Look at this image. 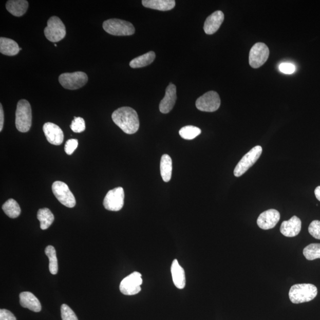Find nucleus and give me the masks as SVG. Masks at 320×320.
Segmentation results:
<instances>
[{
  "label": "nucleus",
  "mask_w": 320,
  "mask_h": 320,
  "mask_svg": "<svg viewBox=\"0 0 320 320\" xmlns=\"http://www.w3.org/2000/svg\"><path fill=\"white\" fill-rule=\"evenodd\" d=\"M79 141L76 139H71L66 142L65 145V152L68 155L71 154L75 152V150L78 147Z\"/></svg>",
  "instance_id": "obj_33"
},
{
  "label": "nucleus",
  "mask_w": 320,
  "mask_h": 320,
  "mask_svg": "<svg viewBox=\"0 0 320 320\" xmlns=\"http://www.w3.org/2000/svg\"><path fill=\"white\" fill-rule=\"evenodd\" d=\"M279 71L285 74H292L296 70L295 65L290 63H283L279 66Z\"/></svg>",
  "instance_id": "obj_34"
},
{
  "label": "nucleus",
  "mask_w": 320,
  "mask_h": 320,
  "mask_svg": "<svg viewBox=\"0 0 320 320\" xmlns=\"http://www.w3.org/2000/svg\"><path fill=\"white\" fill-rule=\"evenodd\" d=\"M55 47H57V45L56 44H55Z\"/></svg>",
  "instance_id": "obj_38"
},
{
  "label": "nucleus",
  "mask_w": 320,
  "mask_h": 320,
  "mask_svg": "<svg viewBox=\"0 0 320 320\" xmlns=\"http://www.w3.org/2000/svg\"><path fill=\"white\" fill-rule=\"evenodd\" d=\"M32 109L28 100L22 99L17 103L15 111V127L21 133H28L32 126Z\"/></svg>",
  "instance_id": "obj_3"
},
{
  "label": "nucleus",
  "mask_w": 320,
  "mask_h": 320,
  "mask_svg": "<svg viewBox=\"0 0 320 320\" xmlns=\"http://www.w3.org/2000/svg\"><path fill=\"white\" fill-rule=\"evenodd\" d=\"M302 224L300 219L296 216H294L290 220L282 223L280 229V233L285 237H295L299 234L302 230Z\"/></svg>",
  "instance_id": "obj_16"
},
{
  "label": "nucleus",
  "mask_w": 320,
  "mask_h": 320,
  "mask_svg": "<svg viewBox=\"0 0 320 320\" xmlns=\"http://www.w3.org/2000/svg\"><path fill=\"white\" fill-rule=\"evenodd\" d=\"M45 252L49 261V271L51 274L56 275L59 271V264H58L56 250L52 246H48L45 249Z\"/></svg>",
  "instance_id": "obj_27"
},
{
  "label": "nucleus",
  "mask_w": 320,
  "mask_h": 320,
  "mask_svg": "<svg viewBox=\"0 0 320 320\" xmlns=\"http://www.w3.org/2000/svg\"><path fill=\"white\" fill-rule=\"evenodd\" d=\"M201 134V130L194 126H186L179 130L181 137L186 140H194Z\"/></svg>",
  "instance_id": "obj_28"
},
{
  "label": "nucleus",
  "mask_w": 320,
  "mask_h": 320,
  "mask_svg": "<svg viewBox=\"0 0 320 320\" xmlns=\"http://www.w3.org/2000/svg\"><path fill=\"white\" fill-rule=\"evenodd\" d=\"M45 36L52 42L61 41L66 35V29L63 22L57 16L49 18L44 29Z\"/></svg>",
  "instance_id": "obj_6"
},
{
  "label": "nucleus",
  "mask_w": 320,
  "mask_h": 320,
  "mask_svg": "<svg viewBox=\"0 0 320 320\" xmlns=\"http://www.w3.org/2000/svg\"><path fill=\"white\" fill-rule=\"evenodd\" d=\"M314 194L316 198L320 201V186L315 188Z\"/></svg>",
  "instance_id": "obj_37"
},
{
  "label": "nucleus",
  "mask_w": 320,
  "mask_h": 320,
  "mask_svg": "<svg viewBox=\"0 0 320 320\" xmlns=\"http://www.w3.org/2000/svg\"><path fill=\"white\" fill-rule=\"evenodd\" d=\"M52 190L53 195L63 205L70 208L76 206V200L74 196L69 190L66 183L57 181L53 183Z\"/></svg>",
  "instance_id": "obj_8"
},
{
  "label": "nucleus",
  "mask_w": 320,
  "mask_h": 320,
  "mask_svg": "<svg viewBox=\"0 0 320 320\" xmlns=\"http://www.w3.org/2000/svg\"><path fill=\"white\" fill-rule=\"evenodd\" d=\"M0 320H17L12 313L6 309L0 310Z\"/></svg>",
  "instance_id": "obj_35"
},
{
  "label": "nucleus",
  "mask_w": 320,
  "mask_h": 320,
  "mask_svg": "<svg viewBox=\"0 0 320 320\" xmlns=\"http://www.w3.org/2000/svg\"><path fill=\"white\" fill-rule=\"evenodd\" d=\"M45 136L50 144L60 145L63 144L64 136L60 126L51 122L45 123L43 126Z\"/></svg>",
  "instance_id": "obj_14"
},
{
  "label": "nucleus",
  "mask_w": 320,
  "mask_h": 320,
  "mask_svg": "<svg viewBox=\"0 0 320 320\" xmlns=\"http://www.w3.org/2000/svg\"><path fill=\"white\" fill-rule=\"evenodd\" d=\"M125 193L121 187H116L107 193L103 200L105 209L110 211H119L124 205Z\"/></svg>",
  "instance_id": "obj_10"
},
{
  "label": "nucleus",
  "mask_w": 320,
  "mask_h": 320,
  "mask_svg": "<svg viewBox=\"0 0 320 320\" xmlns=\"http://www.w3.org/2000/svg\"><path fill=\"white\" fill-rule=\"evenodd\" d=\"M112 120L127 134L136 133L140 128V120L136 110L130 107H122L111 115Z\"/></svg>",
  "instance_id": "obj_1"
},
{
  "label": "nucleus",
  "mask_w": 320,
  "mask_h": 320,
  "mask_svg": "<svg viewBox=\"0 0 320 320\" xmlns=\"http://www.w3.org/2000/svg\"><path fill=\"white\" fill-rule=\"evenodd\" d=\"M20 304L23 308L39 313L42 310V306L40 300L32 293L23 292L20 294Z\"/></svg>",
  "instance_id": "obj_18"
},
{
  "label": "nucleus",
  "mask_w": 320,
  "mask_h": 320,
  "mask_svg": "<svg viewBox=\"0 0 320 320\" xmlns=\"http://www.w3.org/2000/svg\"><path fill=\"white\" fill-rule=\"evenodd\" d=\"M279 219V212L271 209L261 213L257 219V223L261 229L267 230L274 228Z\"/></svg>",
  "instance_id": "obj_13"
},
{
  "label": "nucleus",
  "mask_w": 320,
  "mask_h": 320,
  "mask_svg": "<svg viewBox=\"0 0 320 320\" xmlns=\"http://www.w3.org/2000/svg\"><path fill=\"white\" fill-rule=\"evenodd\" d=\"M172 170V160L171 157L167 154H164L161 157L160 162L161 175L164 182H168L171 180Z\"/></svg>",
  "instance_id": "obj_23"
},
{
  "label": "nucleus",
  "mask_w": 320,
  "mask_h": 320,
  "mask_svg": "<svg viewBox=\"0 0 320 320\" xmlns=\"http://www.w3.org/2000/svg\"><path fill=\"white\" fill-rule=\"evenodd\" d=\"M156 53L153 51H150L144 54V55L138 57L130 62L129 65L131 68H138L147 66L151 64L155 60Z\"/></svg>",
  "instance_id": "obj_24"
},
{
  "label": "nucleus",
  "mask_w": 320,
  "mask_h": 320,
  "mask_svg": "<svg viewBox=\"0 0 320 320\" xmlns=\"http://www.w3.org/2000/svg\"><path fill=\"white\" fill-rule=\"evenodd\" d=\"M4 122H5V115H4L3 106L2 104H0V132H2L3 130Z\"/></svg>",
  "instance_id": "obj_36"
},
{
  "label": "nucleus",
  "mask_w": 320,
  "mask_h": 320,
  "mask_svg": "<svg viewBox=\"0 0 320 320\" xmlns=\"http://www.w3.org/2000/svg\"><path fill=\"white\" fill-rule=\"evenodd\" d=\"M308 231L314 238L320 240V221L315 220L310 223Z\"/></svg>",
  "instance_id": "obj_32"
},
{
  "label": "nucleus",
  "mask_w": 320,
  "mask_h": 320,
  "mask_svg": "<svg viewBox=\"0 0 320 320\" xmlns=\"http://www.w3.org/2000/svg\"><path fill=\"white\" fill-rule=\"evenodd\" d=\"M303 254L308 260L320 259V244L314 243L307 246L304 249Z\"/></svg>",
  "instance_id": "obj_29"
},
{
  "label": "nucleus",
  "mask_w": 320,
  "mask_h": 320,
  "mask_svg": "<svg viewBox=\"0 0 320 320\" xmlns=\"http://www.w3.org/2000/svg\"><path fill=\"white\" fill-rule=\"evenodd\" d=\"M103 29L114 36H130L136 32L132 23L118 18H111L103 23Z\"/></svg>",
  "instance_id": "obj_4"
},
{
  "label": "nucleus",
  "mask_w": 320,
  "mask_h": 320,
  "mask_svg": "<svg viewBox=\"0 0 320 320\" xmlns=\"http://www.w3.org/2000/svg\"><path fill=\"white\" fill-rule=\"evenodd\" d=\"M171 272L173 283L176 287L182 290L186 286V276H185L184 270L176 259L173 261Z\"/></svg>",
  "instance_id": "obj_19"
},
{
  "label": "nucleus",
  "mask_w": 320,
  "mask_h": 320,
  "mask_svg": "<svg viewBox=\"0 0 320 320\" xmlns=\"http://www.w3.org/2000/svg\"><path fill=\"white\" fill-rule=\"evenodd\" d=\"M142 5L146 8L160 11H168L175 7L174 0H143Z\"/></svg>",
  "instance_id": "obj_21"
},
{
  "label": "nucleus",
  "mask_w": 320,
  "mask_h": 320,
  "mask_svg": "<svg viewBox=\"0 0 320 320\" xmlns=\"http://www.w3.org/2000/svg\"><path fill=\"white\" fill-rule=\"evenodd\" d=\"M221 105V99L217 92L208 91L200 96L196 102V106L200 111L214 112Z\"/></svg>",
  "instance_id": "obj_9"
},
{
  "label": "nucleus",
  "mask_w": 320,
  "mask_h": 320,
  "mask_svg": "<svg viewBox=\"0 0 320 320\" xmlns=\"http://www.w3.org/2000/svg\"><path fill=\"white\" fill-rule=\"evenodd\" d=\"M6 9L15 17L24 15L29 7V3L26 0H9L6 3Z\"/></svg>",
  "instance_id": "obj_20"
},
{
  "label": "nucleus",
  "mask_w": 320,
  "mask_h": 320,
  "mask_svg": "<svg viewBox=\"0 0 320 320\" xmlns=\"http://www.w3.org/2000/svg\"><path fill=\"white\" fill-rule=\"evenodd\" d=\"M2 208L5 213L11 218H16L21 214L20 206L13 199L8 200L4 203Z\"/></svg>",
  "instance_id": "obj_26"
},
{
  "label": "nucleus",
  "mask_w": 320,
  "mask_h": 320,
  "mask_svg": "<svg viewBox=\"0 0 320 320\" xmlns=\"http://www.w3.org/2000/svg\"><path fill=\"white\" fill-rule=\"evenodd\" d=\"M37 218L40 221L41 229L43 230L48 229L55 219L52 212L46 208L38 211Z\"/></svg>",
  "instance_id": "obj_25"
},
{
  "label": "nucleus",
  "mask_w": 320,
  "mask_h": 320,
  "mask_svg": "<svg viewBox=\"0 0 320 320\" xmlns=\"http://www.w3.org/2000/svg\"><path fill=\"white\" fill-rule=\"evenodd\" d=\"M269 49L267 45L263 43L254 44L250 49L249 53V64L253 68L262 66L268 59Z\"/></svg>",
  "instance_id": "obj_12"
},
{
  "label": "nucleus",
  "mask_w": 320,
  "mask_h": 320,
  "mask_svg": "<svg viewBox=\"0 0 320 320\" xmlns=\"http://www.w3.org/2000/svg\"><path fill=\"white\" fill-rule=\"evenodd\" d=\"M142 275L140 273L134 272L125 277L120 284V291L125 295H134L141 291L142 284Z\"/></svg>",
  "instance_id": "obj_11"
},
{
  "label": "nucleus",
  "mask_w": 320,
  "mask_h": 320,
  "mask_svg": "<svg viewBox=\"0 0 320 320\" xmlns=\"http://www.w3.org/2000/svg\"><path fill=\"white\" fill-rule=\"evenodd\" d=\"M88 82L86 73L77 71L72 73L65 72L59 77V82L65 89L74 90L84 86Z\"/></svg>",
  "instance_id": "obj_5"
},
{
  "label": "nucleus",
  "mask_w": 320,
  "mask_h": 320,
  "mask_svg": "<svg viewBox=\"0 0 320 320\" xmlns=\"http://www.w3.org/2000/svg\"><path fill=\"white\" fill-rule=\"evenodd\" d=\"M261 153V146L257 145L254 146L250 152L246 154L235 168L234 176L240 177L243 175L250 167L256 163V162L259 159Z\"/></svg>",
  "instance_id": "obj_7"
},
{
  "label": "nucleus",
  "mask_w": 320,
  "mask_h": 320,
  "mask_svg": "<svg viewBox=\"0 0 320 320\" xmlns=\"http://www.w3.org/2000/svg\"><path fill=\"white\" fill-rule=\"evenodd\" d=\"M317 294V288L313 284H296L291 288L289 296L292 303L297 304L311 302Z\"/></svg>",
  "instance_id": "obj_2"
},
{
  "label": "nucleus",
  "mask_w": 320,
  "mask_h": 320,
  "mask_svg": "<svg viewBox=\"0 0 320 320\" xmlns=\"http://www.w3.org/2000/svg\"><path fill=\"white\" fill-rule=\"evenodd\" d=\"M177 100L176 87L175 84L170 83L165 90V95L161 100L159 109L162 114L170 112L174 107Z\"/></svg>",
  "instance_id": "obj_15"
},
{
  "label": "nucleus",
  "mask_w": 320,
  "mask_h": 320,
  "mask_svg": "<svg viewBox=\"0 0 320 320\" xmlns=\"http://www.w3.org/2000/svg\"><path fill=\"white\" fill-rule=\"evenodd\" d=\"M72 131L76 133H81L86 129V123L84 119L81 117H74L70 125Z\"/></svg>",
  "instance_id": "obj_31"
},
{
  "label": "nucleus",
  "mask_w": 320,
  "mask_h": 320,
  "mask_svg": "<svg viewBox=\"0 0 320 320\" xmlns=\"http://www.w3.org/2000/svg\"><path fill=\"white\" fill-rule=\"evenodd\" d=\"M22 48H19L16 42L11 39L0 37V52L7 56H14L18 53Z\"/></svg>",
  "instance_id": "obj_22"
},
{
  "label": "nucleus",
  "mask_w": 320,
  "mask_h": 320,
  "mask_svg": "<svg viewBox=\"0 0 320 320\" xmlns=\"http://www.w3.org/2000/svg\"><path fill=\"white\" fill-rule=\"evenodd\" d=\"M224 20V14L221 11H216L206 19L203 29L207 34L217 32Z\"/></svg>",
  "instance_id": "obj_17"
},
{
  "label": "nucleus",
  "mask_w": 320,
  "mask_h": 320,
  "mask_svg": "<svg viewBox=\"0 0 320 320\" xmlns=\"http://www.w3.org/2000/svg\"><path fill=\"white\" fill-rule=\"evenodd\" d=\"M61 318L63 320H79L74 312L66 304H63L61 306Z\"/></svg>",
  "instance_id": "obj_30"
}]
</instances>
